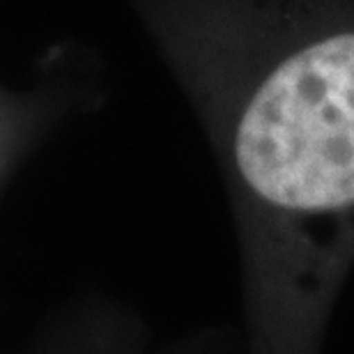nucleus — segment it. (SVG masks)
I'll use <instances>...</instances> for the list:
<instances>
[{"label":"nucleus","instance_id":"1","mask_svg":"<svg viewBox=\"0 0 354 354\" xmlns=\"http://www.w3.org/2000/svg\"><path fill=\"white\" fill-rule=\"evenodd\" d=\"M230 147L286 235L354 225V0H246Z\"/></svg>","mask_w":354,"mask_h":354}]
</instances>
